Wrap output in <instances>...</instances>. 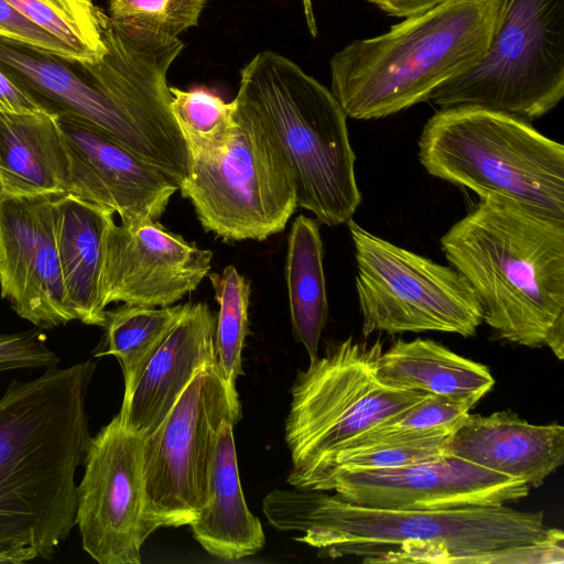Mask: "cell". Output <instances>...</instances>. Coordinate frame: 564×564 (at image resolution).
Instances as JSON below:
<instances>
[{
    "label": "cell",
    "instance_id": "3957f363",
    "mask_svg": "<svg viewBox=\"0 0 564 564\" xmlns=\"http://www.w3.org/2000/svg\"><path fill=\"white\" fill-rule=\"evenodd\" d=\"M441 247L499 338L564 358V223L485 198Z\"/></svg>",
    "mask_w": 564,
    "mask_h": 564
},
{
    "label": "cell",
    "instance_id": "7c38bea8",
    "mask_svg": "<svg viewBox=\"0 0 564 564\" xmlns=\"http://www.w3.org/2000/svg\"><path fill=\"white\" fill-rule=\"evenodd\" d=\"M143 437L119 414L91 436L77 485V527L83 550L99 564H140L147 524Z\"/></svg>",
    "mask_w": 564,
    "mask_h": 564
},
{
    "label": "cell",
    "instance_id": "cb8c5ba5",
    "mask_svg": "<svg viewBox=\"0 0 564 564\" xmlns=\"http://www.w3.org/2000/svg\"><path fill=\"white\" fill-rule=\"evenodd\" d=\"M285 274L293 335L313 360L318 356L328 315L323 242L317 220L300 215L293 221L288 237Z\"/></svg>",
    "mask_w": 564,
    "mask_h": 564
},
{
    "label": "cell",
    "instance_id": "8992f818",
    "mask_svg": "<svg viewBox=\"0 0 564 564\" xmlns=\"http://www.w3.org/2000/svg\"><path fill=\"white\" fill-rule=\"evenodd\" d=\"M419 159L426 172L564 223V145L516 116L476 106L442 108L425 123Z\"/></svg>",
    "mask_w": 564,
    "mask_h": 564
},
{
    "label": "cell",
    "instance_id": "5b68a950",
    "mask_svg": "<svg viewBox=\"0 0 564 564\" xmlns=\"http://www.w3.org/2000/svg\"><path fill=\"white\" fill-rule=\"evenodd\" d=\"M279 144L297 207L323 225H347L361 203L346 113L333 93L297 64L261 51L240 70L236 96Z\"/></svg>",
    "mask_w": 564,
    "mask_h": 564
},
{
    "label": "cell",
    "instance_id": "9a60e30c",
    "mask_svg": "<svg viewBox=\"0 0 564 564\" xmlns=\"http://www.w3.org/2000/svg\"><path fill=\"white\" fill-rule=\"evenodd\" d=\"M213 252L169 231L158 220L134 227L109 221L104 241L100 295L115 302L169 306L195 291Z\"/></svg>",
    "mask_w": 564,
    "mask_h": 564
},
{
    "label": "cell",
    "instance_id": "f1b7e54d",
    "mask_svg": "<svg viewBox=\"0 0 564 564\" xmlns=\"http://www.w3.org/2000/svg\"><path fill=\"white\" fill-rule=\"evenodd\" d=\"M455 432L456 430L447 429L432 432L400 433L364 442L339 453L330 468L319 480L335 469L398 468L436 459L449 453L448 445Z\"/></svg>",
    "mask_w": 564,
    "mask_h": 564
},
{
    "label": "cell",
    "instance_id": "d6986e66",
    "mask_svg": "<svg viewBox=\"0 0 564 564\" xmlns=\"http://www.w3.org/2000/svg\"><path fill=\"white\" fill-rule=\"evenodd\" d=\"M448 452L536 488L564 463V426L531 424L511 411L468 414Z\"/></svg>",
    "mask_w": 564,
    "mask_h": 564
},
{
    "label": "cell",
    "instance_id": "52a82bcc",
    "mask_svg": "<svg viewBox=\"0 0 564 564\" xmlns=\"http://www.w3.org/2000/svg\"><path fill=\"white\" fill-rule=\"evenodd\" d=\"M382 351L380 338L367 343L349 336L297 372L285 421L292 487L311 490L339 453L430 395L382 383Z\"/></svg>",
    "mask_w": 564,
    "mask_h": 564
},
{
    "label": "cell",
    "instance_id": "e0dca14e",
    "mask_svg": "<svg viewBox=\"0 0 564 564\" xmlns=\"http://www.w3.org/2000/svg\"><path fill=\"white\" fill-rule=\"evenodd\" d=\"M0 70L45 112L99 128L164 173L155 150L75 61L0 36Z\"/></svg>",
    "mask_w": 564,
    "mask_h": 564
},
{
    "label": "cell",
    "instance_id": "7402d4cb",
    "mask_svg": "<svg viewBox=\"0 0 564 564\" xmlns=\"http://www.w3.org/2000/svg\"><path fill=\"white\" fill-rule=\"evenodd\" d=\"M0 191L66 194L68 161L56 116L0 111Z\"/></svg>",
    "mask_w": 564,
    "mask_h": 564
},
{
    "label": "cell",
    "instance_id": "1f68e13d",
    "mask_svg": "<svg viewBox=\"0 0 564 564\" xmlns=\"http://www.w3.org/2000/svg\"><path fill=\"white\" fill-rule=\"evenodd\" d=\"M0 36L75 61L62 43L21 15L6 0H0Z\"/></svg>",
    "mask_w": 564,
    "mask_h": 564
},
{
    "label": "cell",
    "instance_id": "30bf717a",
    "mask_svg": "<svg viewBox=\"0 0 564 564\" xmlns=\"http://www.w3.org/2000/svg\"><path fill=\"white\" fill-rule=\"evenodd\" d=\"M347 226L365 337L373 332L475 335L482 323L481 310L458 271L393 245L352 219Z\"/></svg>",
    "mask_w": 564,
    "mask_h": 564
},
{
    "label": "cell",
    "instance_id": "9c48e42d",
    "mask_svg": "<svg viewBox=\"0 0 564 564\" xmlns=\"http://www.w3.org/2000/svg\"><path fill=\"white\" fill-rule=\"evenodd\" d=\"M236 100L238 128L216 158L192 161L178 185L205 231L230 241L265 240L282 231L297 208L293 176L258 115Z\"/></svg>",
    "mask_w": 564,
    "mask_h": 564
},
{
    "label": "cell",
    "instance_id": "6da1fadb",
    "mask_svg": "<svg viewBox=\"0 0 564 564\" xmlns=\"http://www.w3.org/2000/svg\"><path fill=\"white\" fill-rule=\"evenodd\" d=\"M262 511L280 531L321 556L365 563H563L564 534L544 523L542 511L505 506L444 510L357 506L321 490L276 489Z\"/></svg>",
    "mask_w": 564,
    "mask_h": 564
},
{
    "label": "cell",
    "instance_id": "484cf974",
    "mask_svg": "<svg viewBox=\"0 0 564 564\" xmlns=\"http://www.w3.org/2000/svg\"><path fill=\"white\" fill-rule=\"evenodd\" d=\"M21 15L62 43L79 63H96L107 52L109 21L93 0H6Z\"/></svg>",
    "mask_w": 564,
    "mask_h": 564
},
{
    "label": "cell",
    "instance_id": "ba28073f",
    "mask_svg": "<svg viewBox=\"0 0 564 564\" xmlns=\"http://www.w3.org/2000/svg\"><path fill=\"white\" fill-rule=\"evenodd\" d=\"M564 96V0H502L479 62L431 93L441 108L476 106L527 121Z\"/></svg>",
    "mask_w": 564,
    "mask_h": 564
},
{
    "label": "cell",
    "instance_id": "f546056e",
    "mask_svg": "<svg viewBox=\"0 0 564 564\" xmlns=\"http://www.w3.org/2000/svg\"><path fill=\"white\" fill-rule=\"evenodd\" d=\"M207 0H108L110 18L177 37L197 26Z\"/></svg>",
    "mask_w": 564,
    "mask_h": 564
},
{
    "label": "cell",
    "instance_id": "d6a6232c",
    "mask_svg": "<svg viewBox=\"0 0 564 564\" xmlns=\"http://www.w3.org/2000/svg\"><path fill=\"white\" fill-rule=\"evenodd\" d=\"M32 364V348L23 332L0 333V373L25 370Z\"/></svg>",
    "mask_w": 564,
    "mask_h": 564
},
{
    "label": "cell",
    "instance_id": "e575fe53",
    "mask_svg": "<svg viewBox=\"0 0 564 564\" xmlns=\"http://www.w3.org/2000/svg\"><path fill=\"white\" fill-rule=\"evenodd\" d=\"M395 18H408L431 9L443 0H365Z\"/></svg>",
    "mask_w": 564,
    "mask_h": 564
},
{
    "label": "cell",
    "instance_id": "4dcf8cb0",
    "mask_svg": "<svg viewBox=\"0 0 564 564\" xmlns=\"http://www.w3.org/2000/svg\"><path fill=\"white\" fill-rule=\"evenodd\" d=\"M473 406L467 401L430 394L399 417L367 433L352 447L391 434L457 430Z\"/></svg>",
    "mask_w": 564,
    "mask_h": 564
},
{
    "label": "cell",
    "instance_id": "44dd1931",
    "mask_svg": "<svg viewBox=\"0 0 564 564\" xmlns=\"http://www.w3.org/2000/svg\"><path fill=\"white\" fill-rule=\"evenodd\" d=\"M234 424L218 432L205 506L188 524L194 539L210 555L226 561L258 553L265 543L260 520L248 509L240 485Z\"/></svg>",
    "mask_w": 564,
    "mask_h": 564
},
{
    "label": "cell",
    "instance_id": "277c9868",
    "mask_svg": "<svg viewBox=\"0 0 564 564\" xmlns=\"http://www.w3.org/2000/svg\"><path fill=\"white\" fill-rule=\"evenodd\" d=\"M502 0H443L330 58V91L347 117L380 119L427 101L487 52Z\"/></svg>",
    "mask_w": 564,
    "mask_h": 564
},
{
    "label": "cell",
    "instance_id": "7a4b0ae2",
    "mask_svg": "<svg viewBox=\"0 0 564 564\" xmlns=\"http://www.w3.org/2000/svg\"><path fill=\"white\" fill-rule=\"evenodd\" d=\"M97 362L13 379L0 397V564L51 560L75 528Z\"/></svg>",
    "mask_w": 564,
    "mask_h": 564
},
{
    "label": "cell",
    "instance_id": "ffe728a7",
    "mask_svg": "<svg viewBox=\"0 0 564 564\" xmlns=\"http://www.w3.org/2000/svg\"><path fill=\"white\" fill-rule=\"evenodd\" d=\"M115 213L70 194L54 203L55 240L68 304L75 319L102 327L106 306L100 295L104 241Z\"/></svg>",
    "mask_w": 564,
    "mask_h": 564
},
{
    "label": "cell",
    "instance_id": "4316f807",
    "mask_svg": "<svg viewBox=\"0 0 564 564\" xmlns=\"http://www.w3.org/2000/svg\"><path fill=\"white\" fill-rule=\"evenodd\" d=\"M169 89L170 110L185 143L188 163L218 156L238 128L236 100L226 102L205 88Z\"/></svg>",
    "mask_w": 564,
    "mask_h": 564
},
{
    "label": "cell",
    "instance_id": "5bb4252c",
    "mask_svg": "<svg viewBox=\"0 0 564 564\" xmlns=\"http://www.w3.org/2000/svg\"><path fill=\"white\" fill-rule=\"evenodd\" d=\"M56 196L0 191V294L39 329L75 321L56 249Z\"/></svg>",
    "mask_w": 564,
    "mask_h": 564
},
{
    "label": "cell",
    "instance_id": "d4e9b609",
    "mask_svg": "<svg viewBox=\"0 0 564 564\" xmlns=\"http://www.w3.org/2000/svg\"><path fill=\"white\" fill-rule=\"evenodd\" d=\"M188 304L145 306L124 303L106 311L104 339L94 356L110 355L118 359L124 381L122 402L131 397L145 366Z\"/></svg>",
    "mask_w": 564,
    "mask_h": 564
},
{
    "label": "cell",
    "instance_id": "83f0119b",
    "mask_svg": "<svg viewBox=\"0 0 564 564\" xmlns=\"http://www.w3.org/2000/svg\"><path fill=\"white\" fill-rule=\"evenodd\" d=\"M215 291L219 312L215 328V366L230 389L242 371V349L248 329L249 281L234 265L207 275Z\"/></svg>",
    "mask_w": 564,
    "mask_h": 564
},
{
    "label": "cell",
    "instance_id": "8fae6325",
    "mask_svg": "<svg viewBox=\"0 0 564 564\" xmlns=\"http://www.w3.org/2000/svg\"><path fill=\"white\" fill-rule=\"evenodd\" d=\"M242 416L236 389L215 365L203 368L162 422L143 437L145 514L150 533L189 524L205 506L220 425Z\"/></svg>",
    "mask_w": 564,
    "mask_h": 564
},
{
    "label": "cell",
    "instance_id": "836d02e7",
    "mask_svg": "<svg viewBox=\"0 0 564 564\" xmlns=\"http://www.w3.org/2000/svg\"><path fill=\"white\" fill-rule=\"evenodd\" d=\"M0 111L37 112L44 110L0 70Z\"/></svg>",
    "mask_w": 564,
    "mask_h": 564
},
{
    "label": "cell",
    "instance_id": "ac0fdd59",
    "mask_svg": "<svg viewBox=\"0 0 564 564\" xmlns=\"http://www.w3.org/2000/svg\"><path fill=\"white\" fill-rule=\"evenodd\" d=\"M216 317L204 302L189 303L156 349L118 414L124 426L145 437L167 415L194 377L215 365Z\"/></svg>",
    "mask_w": 564,
    "mask_h": 564
},
{
    "label": "cell",
    "instance_id": "2e32d148",
    "mask_svg": "<svg viewBox=\"0 0 564 564\" xmlns=\"http://www.w3.org/2000/svg\"><path fill=\"white\" fill-rule=\"evenodd\" d=\"M68 161V191L111 209L121 224L155 221L178 185L99 128L70 116H56Z\"/></svg>",
    "mask_w": 564,
    "mask_h": 564
},
{
    "label": "cell",
    "instance_id": "4fadbf2b",
    "mask_svg": "<svg viewBox=\"0 0 564 564\" xmlns=\"http://www.w3.org/2000/svg\"><path fill=\"white\" fill-rule=\"evenodd\" d=\"M312 490L369 508L444 510L509 505L525 498L530 487L448 453L398 468L335 469Z\"/></svg>",
    "mask_w": 564,
    "mask_h": 564
},
{
    "label": "cell",
    "instance_id": "603a6c76",
    "mask_svg": "<svg viewBox=\"0 0 564 564\" xmlns=\"http://www.w3.org/2000/svg\"><path fill=\"white\" fill-rule=\"evenodd\" d=\"M378 378L386 386L463 400L475 405L494 387L489 369L445 346L416 338L398 339L382 351Z\"/></svg>",
    "mask_w": 564,
    "mask_h": 564
}]
</instances>
